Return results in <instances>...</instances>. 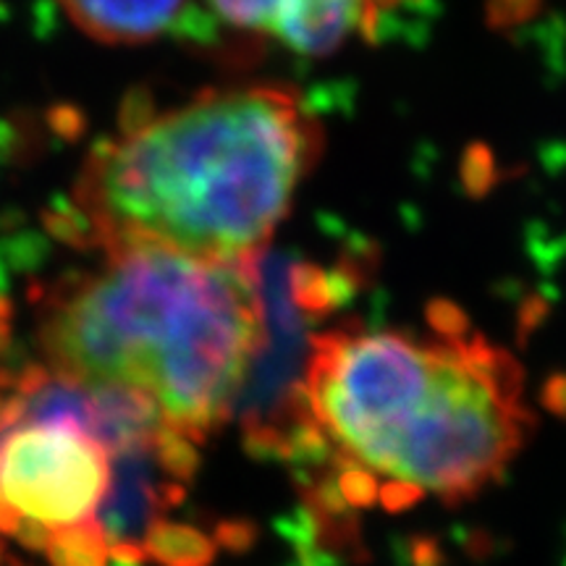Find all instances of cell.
I'll return each mask as SVG.
<instances>
[{"instance_id": "cell-1", "label": "cell", "mask_w": 566, "mask_h": 566, "mask_svg": "<svg viewBox=\"0 0 566 566\" xmlns=\"http://www.w3.org/2000/svg\"><path fill=\"white\" fill-rule=\"evenodd\" d=\"M321 147L307 103L275 84L205 90L168 108L132 105L84 160L61 231L95 252L254 263Z\"/></svg>"}, {"instance_id": "cell-9", "label": "cell", "mask_w": 566, "mask_h": 566, "mask_svg": "<svg viewBox=\"0 0 566 566\" xmlns=\"http://www.w3.org/2000/svg\"><path fill=\"white\" fill-rule=\"evenodd\" d=\"M548 407L558 415H566V380H554L548 388Z\"/></svg>"}, {"instance_id": "cell-8", "label": "cell", "mask_w": 566, "mask_h": 566, "mask_svg": "<svg viewBox=\"0 0 566 566\" xmlns=\"http://www.w3.org/2000/svg\"><path fill=\"white\" fill-rule=\"evenodd\" d=\"M45 554L53 566H108L113 556L108 537L103 535L97 522L53 535Z\"/></svg>"}, {"instance_id": "cell-6", "label": "cell", "mask_w": 566, "mask_h": 566, "mask_svg": "<svg viewBox=\"0 0 566 566\" xmlns=\"http://www.w3.org/2000/svg\"><path fill=\"white\" fill-rule=\"evenodd\" d=\"M76 30L103 45H147L179 24L189 0H59Z\"/></svg>"}, {"instance_id": "cell-4", "label": "cell", "mask_w": 566, "mask_h": 566, "mask_svg": "<svg viewBox=\"0 0 566 566\" xmlns=\"http://www.w3.org/2000/svg\"><path fill=\"white\" fill-rule=\"evenodd\" d=\"M111 478V451L80 417L17 415L0 396V533L45 551L97 522Z\"/></svg>"}, {"instance_id": "cell-3", "label": "cell", "mask_w": 566, "mask_h": 566, "mask_svg": "<svg viewBox=\"0 0 566 566\" xmlns=\"http://www.w3.org/2000/svg\"><path fill=\"white\" fill-rule=\"evenodd\" d=\"M38 338L55 378L139 396L197 446L239 407L263 349L258 260L101 252V263L48 289Z\"/></svg>"}, {"instance_id": "cell-7", "label": "cell", "mask_w": 566, "mask_h": 566, "mask_svg": "<svg viewBox=\"0 0 566 566\" xmlns=\"http://www.w3.org/2000/svg\"><path fill=\"white\" fill-rule=\"evenodd\" d=\"M212 551L216 546L200 530L168 522H158L142 543L145 558H155L163 566H208Z\"/></svg>"}, {"instance_id": "cell-2", "label": "cell", "mask_w": 566, "mask_h": 566, "mask_svg": "<svg viewBox=\"0 0 566 566\" xmlns=\"http://www.w3.org/2000/svg\"><path fill=\"white\" fill-rule=\"evenodd\" d=\"M302 394L334 464L446 504L499 483L533 428L522 367L446 302L428 334L363 325L315 334Z\"/></svg>"}, {"instance_id": "cell-5", "label": "cell", "mask_w": 566, "mask_h": 566, "mask_svg": "<svg viewBox=\"0 0 566 566\" xmlns=\"http://www.w3.org/2000/svg\"><path fill=\"white\" fill-rule=\"evenodd\" d=\"M401 0H210L233 30L281 42L302 55H328L375 40Z\"/></svg>"}]
</instances>
